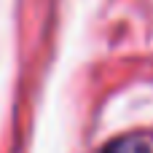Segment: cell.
Here are the masks:
<instances>
[{
	"label": "cell",
	"instance_id": "obj_1",
	"mask_svg": "<svg viewBox=\"0 0 153 153\" xmlns=\"http://www.w3.org/2000/svg\"><path fill=\"white\" fill-rule=\"evenodd\" d=\"M100 153H153V151H151V143L145 137L126 134V137H118V140L108 143Z\"/></svg>",
	"mask_w": 153,
	"mask_h": 153
}]
</instances>
